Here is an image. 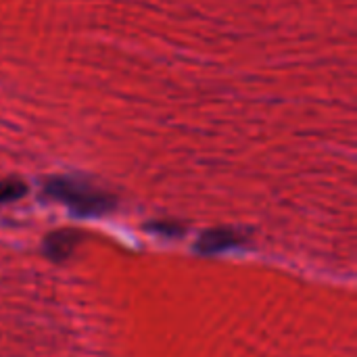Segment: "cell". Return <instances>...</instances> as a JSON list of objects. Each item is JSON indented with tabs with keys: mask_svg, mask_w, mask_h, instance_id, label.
Instances as JSON below:
<instances>
[{
	"mask_svg": "<svg viewBox=\"0 0 357 357\" xmlns=\"http://www.w3.org/2000/svg\"><path fill=\"white\" fill-rule=\"evenodd\" d=\"M25 190H27V186H25V182H21V180H15V178L0 180V203L15 201V199L23 197Z\"/></svg>",
	"mask_w": 357,
	"mask_h": 357,
	"instance_id": "277c9868",
	"label": "cell"
},
{
	"mask_svg": "<svg viewBox=\"0 0 357 357\" xmlns=\"http://www.w3.org/2000/svg\"><path fill=\"white\" fill-rule=\"evenodd\" d=\"M77 241H79V232H73V230H59L54 234H50L46 238V253L52 257V259H65L73 253V249L77 247Z\"/></svg>",
	"mask_w": 357,
	"mask_h": 357,
	"instance_id": "3957f363",
	"label": "cell"
},
{
	"mask_svg": "<svg viewBox=\"0 0 357 357\" xmlns=\"http://www.w3.org/2000/svg\"><path fill=\"white\" fill-rule=\"evenodd\" d=\"M44 192L46 197L67 205L77 215H100L115 205V199L111 195L75 178H48L44 182Z\"/></svg>",
	"mask_w": 357,
	"mask_h": 357,
	"instance_id": "6da1fadb",
	"label": "cell"
},
{
	"mask_svg": "<svg viewBox=\"0 0 357 357\" xmlns=\"http://www.w3.org/2000/svg\"><path fill=\"white\" fill-rule=\"evenodd\" d=\"M241 243V234L230 230V228H215V230H209L205 232L201 238H199V251L203 253H220L224 249H230V247H236Z\"/></svg>",
	"mask_w": 357,
	"mask_h": 357,
	"instance_id": "7a4b0ae2",
	"label": "cell"
}]
</instances>
